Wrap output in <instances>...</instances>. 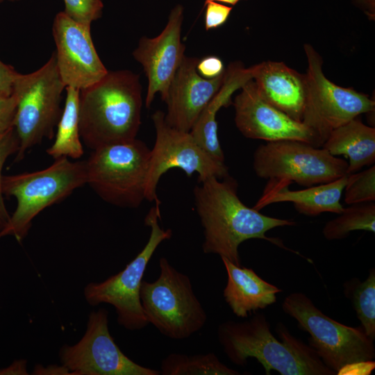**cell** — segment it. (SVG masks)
Wrapping results in <instances>:
<instances>
[{
    "label": "cell",
    "instance_id": "1",
    "mask_svg": "<svg viewBox=\"0 0 375 375\" xmlns=\"http://www.w3.org/2000/svg\"><path fill=\"white\" fill-rule=\"evenodd\" d=\"M238 183L231 176H210L194 189L196 210L203 228L204 253L217 254L241 265L239 246L250 239H260L288 250L278 238L266 233L274 228L294 226L295 222L265 215L247 206L238 196Z\"/></svg>",
    "mask_w": 375,
    "mask_h": 375
},
{
    "label": "cell",
    "instance_id": "28",
    "mask_svg": "<svg viewBox=\"0 0 375 375\" xmlns=\"http://www.w3.org/2000/svg\"><path fill=\"white\" fill-rule=\"evenodd\" d=\"M64 12L73 19L91 26L102 14L103 0H64Z\"/></svg>",
    "mask_w": 375,
    "mask_h": 375
},
{
    "label": "cell",
    "instance_id": "20",
    "mask_svg": "<svg viewBox=\"0 0 375 375\" xmlns=\"http://www.w3.org/2000/svg\"><path fill=\"white\" fill-rule=\"evenodd\" d=\"M221 259L227 274L223 296L236 316L247 317L251 312L276 301L281 289L263 280L251 268L236 265L224 257Z\"/></svg>",
    "mask_w": 375,
    "mask_h": 375
},
{
    "label": "cell",
    "instance_id": "26",
    "mask_svg": "<svg viewBox=\"0 0 375 375\" xmlns=\"http://www.w3.org/2000/svg\"><path fill=\"white\" fill-rule=\"evenodd\" d=\"M344 296L356 311L365 334L375 339V269L371 268L367 278L360 281L353 278L343 284Z\"/></svg>",
    "mask_w": 375,
    "mask_h": 375
},
{
    "label": "cell",
    "instance_id": "40",
    "mask_svg": "<svg viewBox=\"0 0 375 375\" xmlns=\"http://www.w3.org/2000/svg\"><path fill=\"white\" fill-rule=\"evenodd\" d=\"M2 1V0H0V1Z\"/></svg>",
    "mask_w": 375,
    "mask_h": 375
},
{
    "label": "cell",
    "instance_id": "38",
    "mask_svg": "<svg viewBox=\"0 0 375 375\" xmlns=\"http://www.w3.org/2000/svg\"><path fill=\"white\" fill-rule=\"evenodd\" d=\"M219 1V2L226 3H229V4H231V5H235L240 0H208L207 1ZM207 1H205V3L207 2Z\"/></svg>",
    "mask_w": 375,
    "mask_h": 375
},
{
    "label": "cell",
    "instance_id": "18",
    "mask_svg": "<svg viewBox=\"0 0 375 375\" xmlns=\"http://www.w3.org/2000/svg\"><path fill=\"white\" fill-rule=\"evenodd\" d=\"M253 81L261 97L293 119L301 122L306 95V75L283 62L253 65Z\"/></svg>",
    "mask_w": 375,
    "mask_h": 375
},
{
    "label": "cell",
    "instance_id": "14",
    "mask_svg": "<svg viewBox=\"0 0 375 375\" xmlns=\"http://www.w3.org/2000/svg\"><path fill=\"white\" fill-rule=\"evenodd\" d=\"M90 27L64 11L57 13L53 19L56 64L66 87L83 90L98 82L108 72L95 49Z\"/></svg>",
    "mask_w": 375,
    "mask_h": 375
},
{
    "label": "cell",
    "instance_id": "22",
    "mask_svg": "<svg viewBox=\"0 0 375 375\" xmlns=\"http://www.w3.org/2000/svg\"><path fill=\"white\" fill-rule=\"evenodd\" d=\"M322 147L348 159L347 174L357 172L375 162V128L356 117L334 129Z\"/></svg>",
    "mask_w": 375,
    "mask_h": 375
},
{
    "label": "cell",
    "instance_id": "32",
    "mask_svg": "<svg viewBox=\"0 0 375 375\" xmlns=\"http://www.w3.org/2000/svg\"><path fill=\"white\" fill-rule=\"evenodd\" d=\"M197 70L205 78H213L221 75L225 70L222 60L217 56H207L199 59Z\"/></svg>",
    "mask_w": 375,
    "mask_h": 375
},
{
    "label": "cell",
    "instance_id": "36",
    "mask_svg": "<svg viewBox=\"0 0 375 375\" xmlns=\"http://www.w3.org/2000/svg\"><path fill=\"white\" fill-rule=\"evenodd\" d=\"M2 374H28L26 370V360L15 361L8 369L2 370Z\"/></svg>",
    "mask_w": 375,
    "mask_h": 375
},
{
    "label": "cell",
    "instance_id": "23",
    "mask_svg": "<svg viewBox=\"0 0 375 375\" xmlns=\"http://www.w3.org/2000/svg\"><path fill=\"white\" fill-rule=\"evenodd\" d=\"M65 89V106L57 124L55 140L47 153L54 159H78L83 154L78 126L79 90L72 87Z\"/></svg>",
    "mask_w": 375,
    "mask_h": 375
},
{
    "label": "cell",
    "instance_id": "4",
    "mask_svg": "<svg viewBox=\"0 0 375 375\" xmlns=\"http://www.w3.org/2000/svg\"><path fill=\"white\" fill-rule=\"evenodd\" d=\"M85 183V160L72 161L67 157L55 159L51 165L40 171L3 175V194L15 197L17 203L8 223L0 231V238L13 235L21 242L41 211Z\"/></svg>",
    "mask_w": 375,
    "mask_h": 375
},
{
    "label": "cell",
    "instance_id": "27",
    "mask_svg": "<svg viewBox=\"0 0 375 375\" xmlns=\"http://www.w3.org/2000/svg\"><path fill=\"white\" fill-rule=\"evenodd\" d=\"M344 202L351 205L375 201V166L347 175Z\"/></svg>",
    "mask_w": 375,
    "mask_h": 375
},
{
    "label": "cell",
    "instance_id": "16",
    "mask_svg": "<svg viewBox=\"0 0 375 375\" xmlns=\"http://www.w3.org/2000/svg\"><path fill=\"white\" fill-rule=\"evenodd\" d=\"M183 11L181 5L174 7L161 33L153 38L142 37L133 52L148 80L145 99L147 108L157 93L166 102L169 85L185 56V47L181 42Z\"/></svg>",
    "mask_w": 375,
    "mask_h": 375
},
{
    "label": "cell",
    "instance_id": "5",
    "mask_svg": "<svg viewBox=\"0 0 375 375\" xmlns=\"http://www.w3.org/2000/svg\"><path fill=\"white\" fill-rule=\"evenodd\" d=\"M66 88L58 72L55 51L40 69L17 73L12 85L17 99L14 127L19 139L15 162L44 138L51 139L62 110V94Z\"/></svg>",
    "mask_w": 375,
    "mask_h": 375
},
{
    "label": "cell",
    "instance_id": "3",
    "mask_svg": "<svg viewBox=\"0 0 375 375\" xmlns=\"http://www.w3.org/2000/svg\"><path fill=\"white\" fill-rule=\"evenodd\" d=\"M142 106L140 76L130 70L108 71L79 90L81 139L92 150L136 138Z\"/></svg>",
    "mask_w": 375,
    "mask_h": 375
},
{
    "label": "cell",
    "instance_id": "12",
    "mask_svg": "<svg viewBox=\"0 0 375 375\" xmlns=\"http://www.w3.org/2000/svg\"><path fill=\"white\" fill-rule=\"evenodd\" d=\"M151 118L156 130V141L150 153L146 200L154 201L155 206L160 208L161 202L157 197V185L161 176L172 168L182 169L189 177L197 173L198 182L210 176L222 179L229 176L228 168L224 162L209 156L190 132L169 126L162 111L157 110Z\"/></svg>",
    "mask_w": 375,
    "mask_h": 375
},
{
    "label": "cell",
    "instance_id": "11",
    "mask_svg": "<svg viewBox=\"0 0 375 375\" xmlns=\"http://www.w3.org/2000/svg\"><path fill=\"white\" fill-rule=\"evenodd\" d=\"M304 50L308 69L302 123L322 147L334 129L361 114L374 112L375 101L367 94L331 81L323 72L322 57L312 46L305 44Z\"/></svg>",
    "mask_w": 375,
    "mask_h": 375
},
{
    "label": "cell",
    "instance_id": "35",
    "mask_svg": "<svg viewBox=\"0 0 375 375\" xmlns=\"http://www.w3.org/2000/svg\"><path fill=\"white\" fill-rule=\"evenodd\" d=\"M32 374H48V375H69L71 374L69 370L63 365L58 366L57 365H51L44 367L41 365L35 366Z\"/></svg>",
    "mask_w": 375,
    "mask_h": 375
},
{
    "label": "cell",
    "instance_id": "39",
    "mask_svg": "<svg viewBox=\"0 0 375 375\" xmlns=\"http://www.w3.org/2000/svg\"><path fill=\"white\" fill-rule=\"evenodd\" d=\"M208 0H206V1H207Z\"/></svg>",
    "mask_w": 375,
    "mask_h": 375
},
{
    "label": "cell",
    "instance_id": "7",
    "mask_svg": "<svg viewBox=\"0 0 375 375\" xmlns=\"http://www.w3.org/2000/svg\"><path fill=\"white\" fill-rule=\"evenodd\" d=\"M159 267L155 281L142 283L140 296L145 317L163 335L173 340L188 338L205 326L206 312L188 275L165 257L160 258Z\"/></svg>",
    "mask_w": 375,
    "mask_h": 375
},
{
    "label": "cell",
    "instance_id": "30",
    "mask_svg": "<svg viewBox=\"0 0 375 375\" xmlns=\"http://www.w3.org/2000/svg\"><path fill=\"white\" fill-rule=\"evenodd\" d=\"M206 6L205 15L206 30L216 28L224 24L227 20L232 7L219 3L214 1L205 3Z\"/></svg>",
    "mask_w": 375,
    "mask_h": 375
},
{
    "label": "cell",
    "instance_id": "31",
    "mask_svg": "<svg viewBox=\"0 0 375 375\" xmlns=\"http://www.w3.org/2000/svg\"><path fill=\"white\" fill-rule=\"evenodd\" d=\"M17 99L12 93L0 97V135L14 127Z\"/></svg>",
    "mask_w": 375,
    "mask_h": 375
},
{
    "label": "cell",
    "instance_id": "13",
    "mask_svg": "<svg viewBox=\"0 0 375 375\" xmlns=\"http://www.w3.org/2000/svg\"><path fill=\"white\" fill-rule=\"evenodd\" d=\"M59 358L73 375L160 374V370L142 366L121 351L110 333L105 308L90 313L83 336L74 344H63Z\"/></svg>",
    "mask_w": 375,
    "mask_h": 375
},
{
    "label": "cell",
    "instance_id": "29",
    "mask_svg": "<svg viewBox=\"0 0 375 375\" xmlns=\"http://www.w3.org/2000/svg\"><path fill=\"white\" fill-rule=\"evenodd\" d=\"M19 149V139L15 127L0 135V231L7 225L10 218L3 201L2 192V169L6 159Z\"/></svg>",
    "mask_w": 375,
    "mask_h": 375
},
{
    "label": "cell",
    "instance_id": "15",
    "mask_svg": "<svg viewBox=\"0 0 375 375\" xmlns=\"http://www.w3.org/2000/svg\"><path fill=\"white\" fill-rule=\"evenodd\" d=\"M233 105L236 127L247 138L266 142L298 140L318 147L311 130L267 102L253 79L240 88Z\"/></svg>",
    "mask_w": 375,
    "mask_h": 375
},
{
    "label": "cell",
    "instance_id": "17",
    "mask_svg": "<svg viewBox=\"0 0 375 375\" xmlns=\"http://www.w3.org/2000/svg\"><path fill=\"white\" fill-rule=\"evenodd\" d=\"M199 59L183 56L172 79L166 101L167 124L178 130L190 132L201 113L221 88L225 70L213 78H205L198 73Z\"/></svg>",
    "mask_w": 375,
    "mask_h": 375
},
{
    "label": "cell",
    "instance_id": "21",
    "mask_svg": "<svg viewBox=\"0 0 375 375\" xmlns=\"http://www.w3.org/2000/svg\"><path fill=\"white\" fill-rule=\"evenodd\" d=\"M252 79L251 68L233 62L225 69L224 81L199 115L190 133L196 142L214 159L224 162V154L217 135L216 115L222 107L231 103V96L247 81Z\"/></svg>",
    "mask_w": 375,
    "mask_h": 375
},
{
    "label": "cell",
    "instance_id": "2",
    "mask_svg": "<svg viewBox=\"0 0 375 375\" xmlns=\"http://www.w3.org/2000/svg\"><path fill=\"white\" fill-rule=\"evenodd\" d=\"M281 341L270 331L262 313L243 322L228 320L217 328L218 340L230 361L245 367L249 358H256L265 374L272 370L281 375H335L310 346L294 338L278 322L276 327Z\"/></svg>",
    "mask_w": 375,
    "mask_h": 375
},
{
    "label": "cell",
    "instance_id": "24",
    "mask_svg": "<svg viewBox=\"0 0 375 375\" xmlns=\"http://www.w3.org/2000/svg\"><path fill=\"white\" fill-rule=\"evenodd\" d=\"M162 375H239L240 373L222 362L213 353L186 355L172 353L160 364Z\"/></svg>",
    "mask_w": 375,
    "mask_h": 375
},
{
    "label": "cell",
    "instance_id": "19",
    "mask_svg": "<svg viewBox=\"0 0 375 375\" xmlns=\"http://www.w3.org/2000/svg\"><path fill=\"white\" fill-rule=\"evenodd\" d=\"M347 175L300 190H290L288 188V185L269 181L262 197L253 208L260 210L269 204L291 202L298 212L306 216H317L326 212L338 215L344 209L340 199Z\"/></svg>",
    "mask_w": 375,
    "mask_h": 375
},
{
    "label": "cell",
    "instance_id": "25",
    "mask_svg": "<svg viewBox=\"0 0 375 375\" xmlns=\"http://www.w3.org/2000/svg\"><path fill=\"white\" fill-rule=\"evenodd\" d=\"M375 233V203L364 202L351 204L335 218L327 222L322 229L328 240L346 238L353 231Z\"/></svg>",
    "mask_w": 375,
    "mask_h": 375
},
{
    "label": "cell",
    "instance_id": "8",
    "mask_svg": "<svg viewBox=\"0 0 375 375\" xmlns=\"http://www.w3.org/2000/svg\"><path fill=\"white\" fill-rule=\"evenodd\" d=\"M282 309L297 322L300 329L309 333V346L336 374L345 365L374 359V340L361 326H349L331 319L305 294H288Z\"/></svg>",
    "mask_w": 375,
    "mask_h": 375
},
{
    "label": "cell",
    "instance_id": "10",
    "mask_svg": "<svg viewBox=\"0 0 375 375\" xmlns=\"http://www.w3.org/2000/svg\"><path fill=\"white\" fill-rule=\"evenodd\" d=\"M347 160L323 147L298 140L267 142L254 153L253 168L261 178L304 187L328 183L347 174Z\"/></svg>",
    "mask_w": 375,
    "mask_h": 375
},
{
    "label": "cell",
    "instance_id": "33",
    "mask_svg": "<svg viewBox=\"0 0 375 375\" xmlns=\"http://www.w3.org/2000/svg\"><path fill=\"white\" fill-rule=\"evenodd\" d=\"M17 73L12 67L0 60V97L12 94L14 80Z\"/></svg>",
    "mask_w": 375,
    "mask_h": 375
},
{
    "label": "cell",
    "instance_id": "6",
    "mask_svg": "<svg viewBox=\"0 0 375 375\" xmlns=\"http://www.w3.org/2000/svg\"><path fill=\"white\" fill-rule=\"evenodd\" d=\"M150 153L137 138L92 150L85 160L86 183L107 203L138 208L145 199Z\"/></svg>",
    "mask_w": 375,
    "mask_h": 375
},
{
    "label": "cell",
    "instance_id": "34",
    "mask_svg": "<svg viewBox=\"0 0 375 375\" xmlns=\"http://www.w3.org/2000/svg\"><path fill=\"white\" fill-rule=\"evenodd\" d=\"M374 367V360L353 362L343 367L337 374H370Z\"/></svg>",
    "mask_w": 375,
    "mask_h": 375
},
{
    "label": "cell",
    "instance_id": "9",
    "mask_svg": "<svg viewBox=\"0 0 375 375\" xmlns=\"http://www.w3.org/2000/svg\"><path fill=\"white\" fill-rule=\"evenodd\" d=\"M160 208L152 207L144 219L149 226V240L141 251L125 268L99 283H90L84 288V297L92 306L100 303L112 306L117 323L127 330L145 328L149 322L140 301V288L147 266L158 247L172 236L170 228L163 229L159 224Z\"/></svg>",
    "mask_w": 375,
    "mask_h": 375
},
{
    "label": "cell",
    "instance_id": "37",
    "mask_svg": "<svg viewBox=\"0 0 375 375\" xmlns=\"http://www.w3.org/2000/svg\"><path fill=\"white\" fill-rule=\"evenodd\" d=\"M370 19L375 18V0H356Z\"/></svg>",
    "mask_w": 375,
    "mask_h": 375
}]
</instances>
